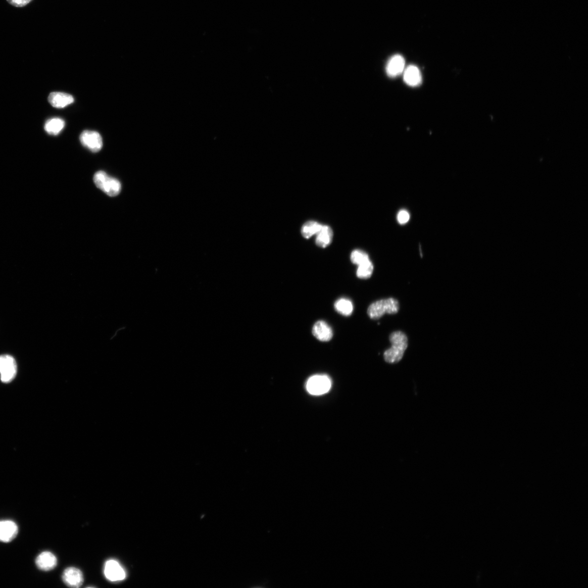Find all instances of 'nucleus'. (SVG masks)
<instances>
[{
	"instance_id": "f257e3e1",
	"label": "nucleus",
	"mask_w": 588,
	"mask_h": 588,
	"mask_svg": "<svg viewBox=\"0 0 588 588\" xmlns=\"http://www.w3.org/2000/svg\"><path fill=\"white\" fill-rule=\"evenodd\" d=\"M389 341L391 347L384 353V359L388 363H396L403 359L408 347V339L404 332L395 331L390 334Z\"/></svg>"
},
{
	"instance_id": "f03ea898",
	"label": "nucleus",
	"mask_w": 588,
	"mask_h": 588,
	"mask_svg": "<svg viewBox=\"0 0 588 588\" xmlns=\"http://www.w3.org/2000/svg\"><path fill=\"white\" fill-rule=\"evenodd\" d=\"M400 303L394 298L382 299L371 304L367 313L370 318L379 319L385 314H396L400 310Z\"/></svg>"
},
{
	"instance_id": "7ed1b4c3",
	"label": "nucleus",
	"mask_w": 588,
	"mask_h": 588,
	"mask_svg": "<svg viewBox=\"0 0 588 588\" xmlns=\"http://www.w3.org/2000/svg\"><path fill=\"white\" fill-rule=\"evenodd\" d=\"M94 183L97 188L111 197L116 196L121 191L122 185L117 179L111 177L105 172H97L93 178Z\"/></svg>"
},
{
	"instance_id": "20e7f679",
	"label": "nucleus",
	"mask_w": 588,
	"mask_h": 588,
	"mask_svg": "<svg viewBox=\"0 0 588 588\" xmlns=\"http://www.w3.org/2000/svg\"><path fill=\"white\" fill-rule=\"evenodd\" d=\"M331 387L330 378L325 375H314L308 380L306 388L311 395L320 396L327 393Z\"/></svg>"
},
{
	"instance_id": "39448f33",
	"label": "nucleus",
	"mask_w": 588,
	"mask_h": 588,
	"mask_svg": "<svg viewBox=\"0 0 588 588\" xmlns=\"http://www.w3.org/2000/svg\"><path fill=\"white\" fill-rule=\"evenodd\" d=\"M17 373V365L15 359L9 355L0 356V375L4 383L11 382Z\"/></svg>"
},
{
	"instance_id": "423d86ee",
	"label": "nucleus",
	"mask_w": 588,
	"mask_h": 588,
	"mask_svg": "<svg viewBox=\"0 0 588 588\" xmlns=\"http://www.w3.org/2000/svg\"><path fill=\"white\" fill-rule=\"evenodd\" d=\"M80 140L81 144L91 152L96 153L102 149L103 139L96 131H83L80 135Z\"/></svg>"
},
{
	"instance_id": "0eeeda50",
	"label": "nucleus",
	"mask_w": 588,
	"mask_h": 588,
	"mask_svg": "<svg viewBox=\"0 0 588 588\" xmlns=\"http://www.w3.org/2000/svg\"><path fill=\"white\" fill-rule=\"evenodd\" d=\"M104 575L111 582H120L126 577V573L123 567L116 560L110 559L104 566Z\"/></svg>"
},
{
	"instance_id": "6e6552de",
	"label": "nucleus",
	"mask_w": 588,
	"mask_h": 588,
	"mask_svg": "<svg viewBox=\"0 0 588 588\" xmlns=\"http://www.w3.org/2000/svg\"><path fill=\"white\" fill-rule=\"evenodd\" d=\"M18 533L17 524L11 520L0 521V542L8 543L13 541Z\"/></svg>"
},
{
	"instance_id": "1a4fd4ad",
	"label": "nucleus",
	"mask_w": 588,
	"mask_h": 588,
	"mask_svg": "<svg viewBox=\"0 0 588 588\" xmlns=\"http://www.w3.org/2000/svg\"><path fill=\"white\" fill-rule=\"evenodd\" d=\"M62 579L67 585L72 587H79L83 582L82 572L74 567H70L65 570Z\"/></svg>"
},
{
	"instance_id": "9d476101",
	"label": "nucleus",
	"mask_w": 588,
	"mask_h": 588,
	"mask_svg": "<svg viewBox=\"0 0 588 588\" xmlns=\"http://www.w3.org/2000/svg\"><path fill=\"white\" fill-rule=\"evenodd\" d=\"M405 69V61L402 56L396 55L388 61L386 71L390 78H396L402 74Z\"/></svg>"
},
{
	"instance_id": "9b49d317",
	"label": "nucleus",
	"mask_w": 588,
	"mask_h": 588,
	"mask_svg": "<svg viewBox=\"0 0 588 588\" xmlns=\"http://www.w3.org/2000/svg\"><path fill=\"white\" fill-rule=\"evenodd\" d=\"M57 558L51 552H42L36 559L38 568L42 571H51L57 566Z\"/></svg>"
},
{
	"instance_id": "f8f14e48",
	"label": "nucleus",
	"mask_w": 588,
	"mask_h": 588,
	"mask_svg": "<svg viewBox=\"0 0 588 588\" xmlns=\"http://www.w3.org/2000/svg\"><path fill=\"white\" fill-rule=\"evenodd\" d=\"M312 332L315 337L322 341L330 340L333 337L332 328L324 321H317L313 326Z\"/></svg>"
},
{
	"instance_id": "ddd939ff",
	"label": "nucleus",
	"mask_w": 588,
	"mask_h": 588,
	"mask_svg": "<svg viewBox=\"0 0 588 588\" xmlns=\"http://www.w3.org/2000/svg\"><path fill=\"white\" fill-rule=\"evenodd\" d=\"M48 102L52 106L58 109L64 108L74 102L72 95L62 92H53L49 95Z\"/></svg>"
},
{
	"instance_id": "4468645a",
	"label": "nucleus",
	"mask_w": 588,
	"mask_h": 588,
	"mask_svg": "<svg viewBox=\"0 0 588 588\" xmlns=\"http://www.w3.org/2000/svg\"><path fill=\"white\" fill-rule=\"evenodd\" d=\"M404 80L408 85L411 87H417L421 85L422 81V76L418 68L414 65H411L405 69L404 71Z\"/></svg>"
},
{
	"instance_id": "2eb2a0df",
	"label": "nucleus",
	"mask_w": 588,
	"mask_h": 588,
	"mask_svg": "<svg viewBox=\"0 0 588 588\" xmlns=\"http://www.w3.org/2000/svg\"><path fill=\"white\" fill-rule=\"evenodd\" d=\"M333 235V231L330 227L322 226L317 234L316 244L321 248L327 247L332 242Z\"/></svg>"
},
{
	"instance_id": "dca6fc26",
	"label": "nucleus",
	"mask_w": 588,
	"mask_h": 588,
	"mask_svg": "<svg viewBox=\"0 0 588 588\" xmlns=\"http://www.w3.org/2000/svg\"><path fill=\"white\" fill-rule=\"evenodd\" d=\"M65 122L62 119L54 118L46 122L44 129L48 134L58 135L65 128Z\"/></svg>"
},
{
	"instance_id": "f3484780",
	"label": "nucleus",
	"mask_w": 588,
	"mask_h": 588,
	"mask_svg": "<svg viewBox=\"0 0 588 588\" xmlns=\"http://www.w3.org/2000/svg\"><path fill=\"white\" fill-rule=\"evenodd\" d=\"M334 307L338 313L347 317L351 316L354 311L353 303L346 298L338 300L334 304Z\"/></svg>"
},
{
	"instance_id": "a211bd4d",
	"label": "nucleus",
	"mask_w": 588,
	"mask_h": 588,
	"mask_svg": "<svg viewBox=\"0 0 588 588\" xmlns=\"http://www.w3.org/2000/svg\"><path fill=\"white\" fill-rule=\"evenodd\" d=\"M322 226L323 225L316 221L307 222L304 224L302 228V234L306 239H309L318 233Z\"/></svg>"
},
{
	"instance_id": "6ab92c4d",
	"label": "nucleus",
	"mask_w": 588,
	"mask_h": 588,
	"mask_svg": "<svg viewBox=\"0 0 588 588\" xmlns=\"http://www.w3.org/2000/svg\"><path fill=\"white\" fill-rule=\"evenodd\" d=\"M374 271V265L370 260L359 265L356 275L361 279H368L372 276Z\"/></svg>"
},
{
	"instance_id": "aec40b11",
	"label": "nucleus",
	"mask_w": 588,
	"mask_h": 588,
	"mask_svg": "<svg viewBox=\"0 0 588 588\" xmlns=\"http://www.w3.org/2000/svg\"><path fill=\"white\" fill-rule=\"evenodd\" d=\"M351 261L358 266L370 260L367 254L362 250H354L351 254Z\"/></svg>"
},
{
	"instance_id": "412c9836",
	"label": "nucleus",
	"mask_w": 588,
	"mask_h": 588,
	"mask_svg": "<svg viewBox=\"0 0 588 588\" xmlns=\"http://www.w3.org/2000/svg\"><path fill=\"white\" fill-rule=\"evenodd\" d=\"M410 214L406 210H402V211L398 213L397 215V220L401 225H405V224L408 223L410 220Z\"/></svg>"
},
{
	"instance_id": "4be33fe9",
	"label": "nucleus",
	"mask_w": 588,
	"mask_h": 588,
	"mask_svg": "<svg viewBox=\"0 0 588 588\" xmlns=\"http://www.w3.org/2000/svg\"><path fill=\"white\" fill-rule=\"evenodd\" d=\"M8 2L17 8H23L29 4L32 0H7Z\"/></svg>"
}]
</instances>
